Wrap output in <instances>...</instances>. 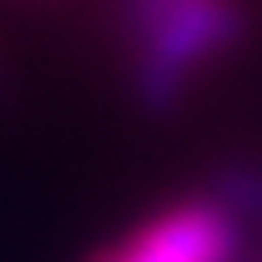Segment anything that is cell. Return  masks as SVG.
Segmentation results:
<instances>
[{
	"instance_id": "cell-1",
	"label": "cell",
	"mask_w": 262,
	"mask_h": 262,
	"mask_svg": "<svg viewBox=\"0 0 262 262\" xmlns=\"http://www.w3.org/2000/svg\"><path fill=\"white\" fill-rule=\"evenodd\" d=\"M245 34V9L237 0H186L165 21H157L136 47L131 93L148 114H169L182 106L194 68L224 55Z\"/></svg>"
},
{
	"instance_id": "cell-2",
	"label": "cell",
	"mask_w": 262,
	"mask_h": 262,
	"mask_svg": "<svg viewBox=\"0 0 262 262\" xmlns=\"http://www.w3.org/2000/svg\"><path fill=\"white\" fill-rule=\"evenodd\" d=\"M110 254L114 262H241L245 224L216 194H199L161 211Z\"/></svg>"
},
{
	"instance_id": "cell-3",
	"label": "cell",
	"mask_w": 262,
	"mask_h": 262,
	"mask_svg": "<svg viewBox=\"0 0 262 262\" xmlns=\"http://www.w3.org/2000/svg\"><path fill=\"white\" fill-rule=\"evenodd\" d=\"M207 194H216L245 228L262 233V165H224Z\"/></svg>"
},
{
	"instance_id": "cell-4",
	"label": "cell",
	"mask_w": 262,
	"mask_h": 262,
	"mask_svg": "<svg viewBox=\"0 0 262 262\" xmlns=\"http://www.w3.org/2000/svg\"><path fill=\"white\" fill-rule=\"evenodd\" d=\"M186 0H123L119 5V26H123V34L127 42H140L157 21H165L173 9H182Z\"/></svg>"
},
{
	"instance_id": "cell-5",
	"label": "cell",
	"mask_w": 262,
	"mask_h": 262,
	"mask_svg": "<svg viewBox=\"0 0 262 262\" xmlns=\"http://www.w3.org/2000/svg\"><path fill=\"white\" fill-rule=\"evenodd\" d=\"M93 262H114V254H110V250H106V254H97V258H93Z\"/></svg>"
},
{
	"instance_id": "cell-6",
	"label": "cell",
	"mask_w": 262,
	"mask_h": 262,
	"mask_svg": "<svg viewBox=\"0 0 262 262\" xmlns=\"http://www.w3.org/2000/svg\"><path fill=\"white\" fill-rule=\"evenodd\" d=\"M241 262H262V254H245V258H241Z\"/></svg>"
},
{
	"instance_id": "cell-7",
	"label": "cell",
	"mask_w": 262,
	"mask_h": 262,
	"mask_svg": "<svg viewBox=\"0 0 262 262\" xmlns=\"http://www.w3.org/2000/svg\"><path fill=\"white\" fill-rule=\"evenodd\" d=\"M0 89H5V80H0Z\"/></svg>"
}]
</instances>
